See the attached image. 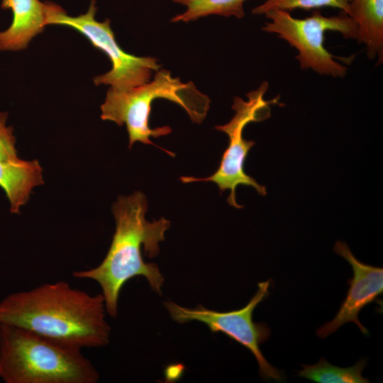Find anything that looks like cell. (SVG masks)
Listing matches in <instances>:
<instances>
[{
  "label": "cell",
  "mask_w": 383,
  "mask_h": 383,
  "mask_svg": "<svg viewBox=\"0 0 383 383\" xmlns=\"http://www.w3.org/2000/svg\"><path fill=\"white\" fill-rule=\"evenodd\" d=\"M334 251L349 262L353 276L348 281L350 287L336 316L332 321L318 328L316 334L325 338L343 324L353 322L363 334L367 335L369 331L358 320V314L362 309L375 301L382 294L383 269L360 262L353 255L345 242L337 241Z\"/></svg>",
  "instance_id": "9c48e42d"
},
{
  "label": "cell",
  "mask_w": 383,
  "mask_h": 383,
  "mask_svg": "<svg viewBox=\"0 0 383 383\" xmlns=\"http://www.w3.org/2000/svg\"><path fill=\"white\" fill-rule=\"evenodd\" d=\"M349 16L357 26V40L370 60H383V0H350Z\"/></svg>",
  "instance_id": "7c38bea8"
},
{
  "label": "cell",
  "mask_w": 383,
  "mask_h": 383,
  "mask_svg": "<svg viewBox=\"0 0 383 383\" xmlns=\"http://www.w3.org/2000/svg\"><path fill=\"white\" fill-rule=\"evenodd\" d=\"M367 360L362 358L349 367H340L331 365L324 357L314 365H301L303 369L297 372L298 376L317 383H369L362 372Z\"/></svg>",
  "instance_id": "4fadbf2b"
},
{
  "label": "cell",
  "mask_w": 383,
  "mask_h": 383,
  "mask_svg": "<svg viewBox=\"0 0 383 383\" xmlns=\"http://www.w3.org/2000/svg\"><path fill=\"white\" fill-rule=\"evenodd\" d=\"M7 112L0 113V160L17 158L13 128L6 126Z\"/></svg>",
  "instance_id": "2e32d148"
},
{
  "label": "cell",
  "mask_w": 383,
  "mask_h": 383,
  "mask_svg": "<svg viewBox=\"0 0 383 383\" xmlns=\"http://www.w3.org/2000/svg\"><path fill=\"white\" fill-rule=\"evenodd\" d=\"M156 99L176 103L187 113L192 122L201 123L209 109L208 96L197 89L193 82L184 83L173 77L168 70H157L151 82L127 89L110 87L101 106V118L118 126L126 124L129 148L136 142L154 144L150 137L158 138L172 132L170 126L151 128L149 118L151 104Z\"/></svg>",
  "instance_id": "277c9868"
},
{
  "label": "cell",
  "mask_w": 383,
  "mask_h": 383,
  "mask_svg": "<svg viewBox=\"0 0 383 383\" xmlns=\"http://www.w3.org/2000/svg\"><path fill=\"white\" fill-rule=\"evenodd\" d=\"M271 279L258 283L257 290L249 302L240 309L216 311L199 305L195 308L181 306L172 301L164 302L173 320L179 323L199 321L206 324L212 333H222L248 349L255 356L262 378L281 382L283 373L270 365L262 355L260 345L270 335L265 323H255L252 313L257 306L270 294Z\"/></svg>",
  "instance_id": "ba28073f"
},
{
  "label": "cell",
  "mask_w": 383,
  "mask_h": 383,
  "mask_svg": "<svg viewBox=\"0 0 383 383\" xmlns=\"http://www.w3.org/2000/svg\"><path fill=\"white\" fill-rule=\"evenodd\" d=\"M96 2L91 0L87 11L77 16H70L59 5L50 2L46 24L61 25L77 30L91 45L104 52L111 62L112 68L94 78L96 85L108 84L118 89H127L150 82L153 72L160 68L156 58L138 57L126 52L118 44L110 26V20L99 22L95 18Z\"/></svg>",
  "instance_id": "52a82bcc"
},
{
  "label": "cell",
  "mask_w": 383,
  "mask_h": 383,
  "mask_svg": "<svg viewBox=\"0 0 383 383\" xmlns=\"http://www.w3.org/2000/svg\"><path fill=\"white\" fill-rule=\"evenodd\" d=\"M350 1V0H266L255 7L252 13L262 15L273 9L289 11L297 9L310 10L326 6L338 9L349 16Z\"/></svg>",
  "instance_id": "9a60e30c"
},
{
  "label": "cell",
  "mask_w": 383,
  "mask_h": 383,
  "mask_svg": "<svg viewBox=\"0 0 383 383\" xmlns=\"http://www.w3.org/2000/svg\"><path fill=\"white\" fill-rule=\"evenodd\" d=\"M270 21L262 30L275 33L296 49V58L301 69H311L321 74L344 77L347 67L340 63L350 62L353 57H341L332 55L325 47L327 31L340 33L345 38H357V26L347 14L326 16L318 10L304 18L293 17L289 11L273 9L264 14Z\"/></svg>",
  "instance_id": "5b68a950"
},
{
  "label": "cell",
  "mask_w": 383,
  "mask_h": 383,
  "mask_svg": "<svg viewBox=\"0 0 383 383\" xmlns=\"http://www.w3.org/2000/svg\"><path fill=\"white\" fill-rule=\"evenodd\" d=\"M186 6L187 9L171 20L172 22H189L209 15L241 18L245 16L246 0H172Z\"/></svg>",
  "instance_id": "5bb4252c"
},
{
  "label": "cell",
  "mask_w": 383,
  "mask_h": 383,
  "mask_svg": "<svg viewBox=\"0 0 383 383\" xmlns=\"http://www.w3.org/2000/svg\"><path fill=\"white\" fill-rule=\"evenodd\" d=\"M147 199L141 192L118 197L112 207L116 230L106 257L96 267L73 272L76 278L90 279L100 285L106 312L113 318L118 314L121 289L136 276L145 277L151 289L161 294L164 277L157 265L144 261L142 248L148 257L157 256L170 222L165 218L147 221Z\"/></svg>",
  "instance_id": "7a4b0ae2"
},
{
  "label": "cell",
  "mask_w": 383,
  "mask_h": 383,
  "mask_svg": "<svg viewBox=\"0 0 383 383\" xmlns=\"http://www.w3.org/2000/svg\"><path fill=\"white\" fill-rule=\"evenodd\" d=\"M102 294L91 295L65 281L10 294L0 301V324L19 327L82 349L109 343Z\"/></svg>",
  "instance_id": "6da1fadb"
},
{
  "label": "cell",
  "mask_w": 383,
  "mask_h": 383,
  "mask_svg": "<svg viewBox=\"0 0 383 383\" xmlns=\"http://www.w3.org/2000/svg\"><path fill=\"white\" fill-rule=\"evenodd\" d=\"M43 183V169L37 160H0V187L10 203L11 213H19L33 188Z\"/></svg>",
  "instance_id": "8fae6325"
},
{
  "label": "cell",
  "mask_w": 383,
  "mask_h": 383,
  "mask_svg": "<svg viewBox=\"0 0 383 383\" xmlns=\"http://www.w3.org/2000/svg\"><path fill=\"white\" fill-rule=\"evenodd\" d=\"M50 2L39 0H2L1 7L11 9L12 23L0 31V50L17 51L27 48L36 35L47 26Z\"/></svg>",
  "instance_id": "30bf717a"
},
{
  "label": "cell",
  "mask_w": 383,
  "mask_h": 383,
  "mask_svg": "<svg viewBox=\"0 0 383 383\" xmlns=\"http://www.w3.org/2000/svg\"><path fill=\"white\" fill-rule=\"evenodd\" d=\"M267 89L268 83L264 82L256 90L247 94V101L238 96L234 98L232 109L235 111V115L227 123L216 126V130L226 133L229 138L228 148L223 153L217 170L212 175L204 178L182 177V182H212L217 184L221 193L229 189L227 201L236 209L243 207L235 199V189L239 185L253 187L260 195L267 194L266 187L257 183L245 172V159L255 143L245 140L243 138V131L249 123L262 121L271 116L270 105L277 104L279 97L265 100L264 96Z\"/></svg>",
  "instance_id": "8992f818"
},
{
  "label": "cell",
  "mask_w": 383,
  "mask_h": 383,
  "mask_svg": "<svg viewBox=\"0 0 383 383\" xmlns=\"http://www.w3.org/2000/svg\"><path fill=\"white\" fill-rule=\"evenodd\" d=\"M81 350L0 324V379L6 383H96L99 374Z\"/></svg>",
  "instance_id": "3957f363"
}]
</instances>
